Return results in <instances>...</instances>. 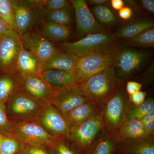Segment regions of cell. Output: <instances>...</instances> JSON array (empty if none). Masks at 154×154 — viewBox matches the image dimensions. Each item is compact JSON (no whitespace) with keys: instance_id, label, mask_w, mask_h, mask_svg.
<instances>
[{"instance_id":"ffe728a7","label":"cell","mask_w":154,"mask_h":154,"mask_svg":"<svg viewBox=\"0 0 154 154\" xmlns=\"http://www.w3.org/2000/svg\"><path fill=\"white\" fill-rule=\"evenodd\" d=\"M42 64L38 58L22 46L16 63L17 75H40Z\"/></svg>"},{"instance_id":"9a60e30c","label":"cell","mask_w":154,"mask_h":154,"mask_svg":"<svg viewBox=\"0 0 154 154\" xmlns=\"http://www.w3.org/2000/svg\"><path fill=\"white\" fill-rule=\"evenodd\" d=\"M19 89L43 102H50L53 91L40 75H18Z\"/></svg>"},{"instance_id":"83f0119b","label":"cell","mask_w":154,"mask_h":154,"mask_svg":"<svg viewBox=\"0 0 154 154\" xmlns=\"http://www.w3.org/2000/svg\"><path fill=\"white\" fill-rule=\"evenodd\" d=\"M125 39V44L129 46L142 48H153L154 28H151L137 36Z\"/></svg>"},{"instance_id":"7402d4cb","label":"cell","mask_w":154,"mask_h":154,"mask_svg":"<svg viewBox=\"0 0 154 154\" xmlns=\"http://www.w3.org/2000/svg\"><path fill=\"white\" fill-rule=\"evenodd\" d=\"M79 58L73 54L60 52L42 65V72L49 69L66 71H74Z\"/></svg>"},{"instance_id":"cb8c5ba5","label":"cell","mask_w":154,"mask_h":154,"mask_svg":"<svg viewBox=\"0 0 154 154\" xmlns=\"http://www.w3.org/2000/svg\"><path fill=\"white\" fill-rule=\"evenodd\" d=\"M153 21L148 19L136 20L125 25L114 33L117 38H131L146 30L154 28Z\"/></svg>"},{"instance_id":"8fae6325","label":"cell","mask_w":154,"mask_h":154,"mask_svg":"<svg viewBox=\"0 0 154 154\" xmlns=\"http://www.w3.org/2000/svg\"><path fill=\"white\" fill-rule=\"evenodd\" d=\"M149 54L146 51L123 48L114 64L119 79L129 76L143 66L148 60Z\"/></svg>"},{"instance_id":"603a6c76","label":"cell","mask_w":154,"mask_h":154,"mask_svg":"<svg viewBox=\"0 0 154 154\" xmlns=\"http://www.w3.org/2000/svg\"><path fill=\"white\" fill-rule=\"evenodd\" d=\"M40 33L50 41L61 42L69 37L70 27L46 21L42 25Z\"/></svg>"},{"instance_id":"2e32d148","label":"cell","mask_w":154,"mask_h":154,"mask_svg":"<svg viewBox=\"0 0 154 154\" xmlns=\"http://www.w3.org/2000/svg\"><path fill=\"white\" fill-rule=\"evenodd\" d=\"M40 76L53 91L79 83L75 71H66L49 69L42 71Z\"/></svg>"},{"instance_id":"4316f807","label":"cell","mask_w":154,"mask_h":154,"mask_svg":"<svg viewBox=\"0 0 154 154\" xmlns=\"http://www.w3.org/2000/svg\"><path fill=\"white\" fill-rule=\"evenodd\" d=\"M154 112V101L152 98L145 99L143 103L137 106L131 105L129 102L126 119L140 120L148 113Z\"/></svg>"},{"instance_id":"ba28073f","label":"cell","mask_w":154,"mask_h":154,"mask_svg":"<svg viewBox=\"0 0 154 154\" xmlns=\"http://www.w3.org/2000/svg\"><path fill=\"white\" fill-rule=\"evenodd\" d=\"M11 137L25 145L48 148L58 139L34 122L13 125Z\"/></svg>"},{"instance_id":"52a82bcc","label":"cell","mask_w":154,"mask_h":154,"mask_svg":"<svg viewBox=\"0 0 154 154\" xmlns=\"http://www.w3.org/2000/svg\"><path fill=\"white\" fill-rule=\"evenodd\" d=\"M34 122L55 138L63 140L69 138L68 125L60 111L50 102L45 103Z\"/></svg>"},{"instance_id":"74e56055","label":"cell","mask_w":154,"mask_h":154,"mask_svg":"<svg viewBox=\"0 0 154 154\" xmlns=\"http://www.w3.org/2000/svg\"><path fill=\"white\" fill-rule=\"evenodd\" d=\"M119 15L121 19L124 20H128L132 17V9L128 6H124L119 11Z\"/></svg>"},{"instance_id":"d590c367","label":"cell","mask_w":154,"mask_h":154,"mask_svg":"<svg viewBox=\"0 0 154 154\" xmlns=\"http://www.w3.org/2000/svg\"><path fill=\"white\" fill-rule=\"evenodd\" d=\"M146 92L140 91L135 94L128 96V100L130 104L134 106H137L143 103L145 100Z\"/></svg>"},{"instance_id":"f1b7e54d","label":"cell","mask_w":154,"mask_h":154,"mask_svg":"<svg viewBox=\"0 0 154 154\" xmlns=\"http://www.w3.org/2000/svg\"><path fill=\"white\" fill-rule=\"evenodd\" d=\"M91 10L94 18L100 25H111L116 21L115 15L108 6H93Z\"/></svg>"},{"instance_id":"30bf717a","label":"cell","mask_w":154,"mask_h":154,"mask_svg":"<svg viewBox=\"0 0 154 154\" xmlns=\"http://www.w3.org/2000/svg\"><path fill=\"white\" fill-rule=\"evenodd\" d=\"M14 8L16 31L21 36L37 22L44 8H39L35 0H11Z\"/></svg>"},{"instance_id":"ab89813d","label":"cell","mask_w":154,"mask_h":154,"mask_svg":"<svg viewBox=\"0 0 154 154\" xmlns=\"http://www.w3.org/2000/svg\"><path fill=\"white\" fill-rule=\"evenodd\" d=\"M12 30L14 29L0 17V36H2Z\"/></svg>"},{"instance_id":"f6af8a7d","label":"cell","mask_w":154,"mask_h":154,"mask_svg":"<svg viewBox=\"0 0 154 154\" xmlns=\"http://www.w3.org/2000/svg\"><path fill=\"white\" fill-rule=\"evenodd\" d=\"M2 136L1 134H0V141H1V138H2Z\"/></svg>"},{"instance_id":"9c48e42d","label":"cell","mask_w":154,"mask_h":154,"mask_svg":"<svg viewBox=\"0 0 154 154\" xmlns=\"http://www.w3.org/2000/svg\"><path fill=\"white\" fill-rule=\"evenodd\" d=\"M22 46L20 36L15 30L0 36V71L4 74L17 75L16 63Z\"/></svg>"},{"instance_id":"d6986e66","label":"cell","mask_w":154,"mask_h":154,"mask_svg":"<svg viewBox=\"0 0 154 154\" xmlns=\"http://www.w3.org/2000/svg\"><path fill=\"white\" fill-rule=\"evenodd\" d=\"M111 133L119 144L128 140L153 135L146 132L140 120L135 119H126Z\"/></svg>"},{"instance_id":"d6a6232c","label":"cell","mask_w":154,"mask_h":154,"mask_svg":"<svg viewBox=\"0 0 154 154\" xmlns=\"http://www.w3.org/2000/svg\"><path fill=\"white\" fill-rule=\"evenodd\" d=\"M72 6L70 1L66 0H45L44 8L49 11H58Z\"/></svg>"},{"instance_id":"8d00e7d4","label":"cell","mask_w":154,"mask_h":154,"mask_svg":"<svg viewBox=\"0 0 154 154\" xmlns=\"http://www.w3.org/2000/svg\"><path fill=\"white\" fill-rule=\"evenodd\" d=\"M142 85L140 83L133 81L127 82L126 86V91L128 96L133 94L140 91Z\"/></svg>"},{"instance_id":"bcb514c9","label":"cell","mask_w":154,"mask_h":154,"mask_svg":"<svg viewBox=\"0 0 154 154\" xmlns=\"http://www.w3.org/2000/svg\"><path fill=\"white\" fill-rule=\"evenodd\" d=\"M116 154H127V153H117Z\"/></svg>"},{"instance_id":"44dd1931","label":"cell","mask_w":154,"mask_h":154,"mask_svg":"<svg viewBox=\"0 0 154 154\" xmlns=\"http://www.w3.org/2000/svg\"><path fill=\"white\" fill-rule=\"evenodd\" d=\"M118 145L113 134L104 129L92 144L87 154H115Z\"/></svg>"},{"instance_id":"7c38bea8","label":"cell","mask_w":154,"mask_h":154,"mask_svg":"<svg viewBox=\"0 0 154 154\" xmlns=\"http://www.w3.org/2000/svg\"><path fill=\"white\" fill-rule=\"evenodd\" d=\"M49 102L63 116L79 105L90 102L78 83L53 91Z\"/></svg>"},{"instance_id":"5b68a950","label":"cell","mask_w":154,"mask_h":154,"mask_svg":"<svg viewBox=\"0 0 154 154\" xmlns=\"http://www.w3.org/2000/svg\"><path fill=\"white\" fill-rule=\"evenodd\" d=\"M129 104L128 96L119 88L105 101L101 113L106 130L113 133L126 120Z\"/></svg>"},{"instance_id":"4fadbf2b","label":"cell","mask_w":154,"mask_h":154,"mask_svg":"<svg viewBox=\"0 0 154 154\" xmlns=\"http://www.w3.org/2000/svg\"><path fill=\"white\" fill-rule=\"evenodd\" d=\"M20 36L23 47L33 54L40 61L42 66L61 52L51 42L40 33L29 30Z\"/></svg>"},{"instance_id":"5bb4252c","label":"cell","mask_w":154,"mask_h":154,"mask_svg":"<svg viewBox=\"0 0 154 154\" xmlns=\"http://www.w3.org/2000/svg\"><path fill=\"white\" fill-rule=\"evenodd\" d=\"M70 1L75 16L78 34L85 36L89 34L104 32L101 25L96 21L85 0Z\"/></svg>"},{"instance_id":"1f68e13d","label":"cell","mask_w":154,"mask_h":154,"mask_svg":"<svg viewBox=\"0 0 154 154\" xmlns=\"http://www.w3.org/2000/svg\"><path fill=\"white\" fill-rule=\"evenodd\" d=\"M52 154H78L63 139H57L49 148Z\"/></svg>"},{"instance_id":"d4e9b609","label":"cell","mask_w":154,"mask_h":154,"mask_svg":"<svg viewBox=\"0 0 154 154\" xmlns=\"http://www.w3.org/2000/svg\"><path fill=\"white\" fill-rule=\"evenodd\" d=\"M18 75L0 76V103H6L9 98L19 91Z\"/></svg>"},{"instance_id":"f546056e","label":"cell","mask_w":154,"mask_h":154,"mask_svg":"<svg viewBox=\"0 0 154 154\" xmlns=\"http://www.w3.org/2000/svg\"><path fill=\"white\" fill-rule=\"evenodd\" d=\"M25 146L13 138L2 136L0 141V154H21Z\"/></svg>"},{"instance_id":"7bdbcfd3","label":"cell","mask_w":154,"mask_h":154,"mask_svg":"<svg viewBox=\"0 0 154 154\" xmlns=\"http://www.w3.org/2000/svg\"><path fill=\"white\" fill-rule=\"evenodd\" d=\"M140 121L143 125L154 122V112L148 113L141 119Z\"/></svg>"},{"instance_id":"8992f818","label":"cell","mask_w":154,"mask_h":154,"mask_svg":"<svg viewBox=\"0 0 154 154\" xmlns=\"http://www.w3.org/2000/svg\"><path fill=\"white\" fill-rule=\"evenodd\" d=\"M105 129L101 112L82 124L69 127V138L81 154H87L98 135Z\"/></svg>"},{"instance_id":"277c9868","label":"cell","mask_w":154,"mask_h":154,"mask_svg":"<svg viewBox=\"0 0 154 154\" xmlns=\"http://www.w3.org/2000/svg\"><path fill=\"white\" fill-rule=\"evenodd\" d=\"M123 48L122 45L118 44L108 51L96 53L80 57L74 70L79 83L114 65Z\"/></svg>"},{"instance_id":"7a4b0ae2","label":"cell","mask_w":154,"mask_h":154,"mask_svg":"<svg viewBox=\"0 0 154 154\" xmlns=\"http://www.w3.org/2000/svg\"><path fill=\"white\" fill-rule=\"evenodd\" d=\"M117 39L115 34L104 31L88 34L74 42L58 43V46L64 52L82 57L112 49L118 45Z\"/></svg>"},{"instance_id":"e0dca14e","label":"cell","mask_w":154,"mask_h":154,"mask_svg":"<svg viewBox=\"0 0 154 154\" xmlns=\"http://www.w3.org/2000/svg\"><path fill=\"white\" fill-rule=\"evenodd\" d=\"M101 107L91 102H86L63 115L69 128L82 124L101 112Z\"/></svg>"},{"instance_id":"6da1fadb","label":"cell","mask_w":154,"mask_h":154,"mask_svg":"<svg viewBox=\"0 0 154 154\" xmlns=\"http://www.w3.org/2000/svg\"><path fill=\"white\" fill-rule=\"evenodd\" d=\"M79 83L90 102L100 107L118 89L119 85L114 65Z\"/></svg>"},{"instance_id":"ee69618b","label":"cell","mask_w":154,"mask_h":154,"mask_svg":"<svg viewBox=\"0 0 154 154\" xmlns=\"http://www.w3.org/2000/svg\"><path fill=\"white\" fill-rule=\"evenodd\" d=\"M145 131L151 135H154V122L143 125Z\"/></svg>"},{"instance_id":"4dcf8cb0","label":"cell","mask_w":154,"mask_h":154,"mask_svg":"<svg viewBox=\"0 0 154 154\" xmlns=\"http://www.w3.org/2000/svg\"><path fill=\"white\" fill-rule=\"evenodd\" d=\"M13 124L7 115L5 103H0V134L6 137H12Z\"/></svg>"},{"instance_id":"836d02e7","label":"cell","mask_w":154,"mask_h":154,"mask_svg":"<svg viewBox=\"0 0 154 154\" xmlns=\"http://www.w3.org/2000/svg\"><path fill=\"white\" fill-rule=\"evenodd\" d=\"M0 11L9 18L12 28L16 30L14 8L11 0H0Z\"/></svg>"},{"instance_id":"484cf974","label":"cell","mask_w":154,"mask_h":154,"mask_svg":"<svg viewBox=\"0 0 154 154\" xmlns=\"http://www.w3.org/2000/svg\"><path fill=\"white\" fill-rule=\"evenodd\" d=\"M72 6L58 11H49L43 9V16L46 21L58 25L70 27L72 20Z\"/></svg>"},{"instance_id":"60d3db41","label":"cell","mask_w":154,"mask_h":154,"mask_svg":"<svg viewBox=\"0 0 154 154\" xmlns=\"http://www.w3.org/2000/svg\"><path fill=\"white\" fill-rule=\"evenodd\" d=\"M110 3L112 8L116 11H119L125 5V2L123 0H111Z\"/></svg>"},{"instance_id":"e575fe53","label":"cell","mask_w":154,"mask_h":154,"mask_svg":"<svg viewBox=\"0 0 154 154\" xmlns=\"http://www.w3.org/2000/svg\"><path fill=\"white\" fill-rule=\"evenodd\" d=\"M48 148L38 146L25 145V147L21 154H52L50 150H47Z\"/></svg>"},{"instance_id":"f35d334b","label":"cell","mask_w":154,"mask_h":154,"mask_svg":"<svg viewBox=\"0 0 154 154\" xmlns=\"http://www.w3.org/2000/svg\"><path fill=\"white\" fill-rule=\"evenodd\" d=\"M139 2L144 8L152 14L154 13V1L153 0H140Z\"/></svg>"},{"instance_id":"ac0fdd59","label":"cell","mask_w":154,"mask_h":154,"mask_svg":"<svg viewBox=\"0 0 154 154\" xmlns=\"http://www.w3.org/2000/svg\"><path fill=\"white\" fill-rule=\"evenodd\" d=\"M117 153L154 154V135L122 142L119 144Z\"/></svg>"},{"instance_id":"3957f363","label":"cell","mask_w":154,"mask_h":154,"mask_svg":"<svg viewBox=\"0 0 154 154\" xmlns=\"http://www.w3.org/2000/svg\"><path fill=\"white\" fill-rule=\"evenodd\" d=\"M45 103L19 90L6 102L7 115L13 125L34 122Z\"/></svg>"},{"instance_id":"b9f144b4","label":"cell","mask_w":154,"mask_h":154,"mask_svg":"<svg viewBox=\"0 0 154 154\" xmlns=\"http://www.w3.org/2000/svg\"><path fill=\"white\" fill-rule=\"evenodd\" d=\"M87 3L93 6L105 5L108 6L110 1L107 0H89L87 1Z\"/></svg>"}]
</instances>
